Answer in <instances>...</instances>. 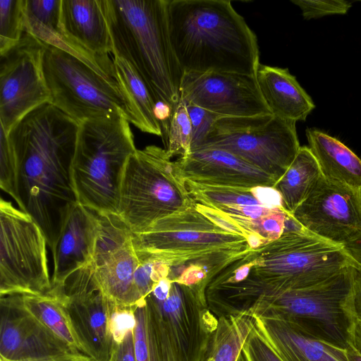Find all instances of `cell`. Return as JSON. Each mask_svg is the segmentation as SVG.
Wrapping results in <instances>:
<instances>
[{"label":"cell","mask_w":361,"mask_h":361,"mask_svg":"<svg viewBox=\"0 0 361 361\" xmlns=\"http://www.w3.org/2000/svg\"><path fill=\"white\" fill-rule=\"evenodd\" d=\"M111 361H116V350L114 352Z\"/></svg>","instance_id":"obj_45"},{"label":"cell","mask_w":361,"mask_h":361,"mask_svg":"<svg viewBox=\"0 0 361 361\" xmlns=\"http://www.w3.org/2000/svg\"><path fill=\"white\" fill-rule=\"evenodd\" d=\"M236 361H245V357L241 351Z\"/></svg>","instance_id":"obj_44"},{"label":"cell","mask_w":361,"mask_h":361,"mask_svg":"<svg viewBox=\"0 0 361 361\" xmlns=\"http://www.w3.org/2000/svg\"><path fill=\"white\" fill-rule=\"evenodd\" d=\"M79 127L47 102L6 134L16 161V202L39 226L51 254L70 210L78 202L71 168Z\"/></svg>","instance_id":"obj_1"},{"label":"cell","mask_w":361,"mask_h":361,"mask_svg":"<svg viewBox=\"0 0 361 361\" xmlns=\"http://www.w3.org/2000/svg\"><path fill=\"white\" fill-rule=\"evenodd\" d=\"M136 361H182L154 300L147 295L136 307Z\"/></svg>","instance_id":"obj_24"},{"label":"cell","mask_w":361,"mask_h":361,"mask_svg":"<svg viewBox=\"0 0 361 361\" xmlns=\"http://www.w3.org/2000/svg\"><path fill=\"white\" fill-rule=\"evenodd\" d=\"M295 123L272 114L248 117L223 116L215 122L197 149L216 147L226 150L277 182L300 147Z\"/></svg>","instance_id":"obj_10"},{"label":"cell","mask_w":361,"mask_h":361,"mask_svg":"<svg viewBox=\"0 0 361 361\" xmlns=\"http://www.w3.org/2000/svg\"><path fill=\"white\" fill-rule=\"evenodd\" d=\"M0 358L27 361L77 353L25 312L14 295L1 297Z\"/></svg>","instance_id":"obj_19"},{"label":"cell","mask_w":361,"mask_h":361,"mask_svg":"<svg viewBox=\"0 0 361 361\" xmlns=\"http://www.w3.org/2000/svg\"><path fill=\"white\" fill-rule=\"evenodd\" d=\"M61 0H25V32L75 56L60 25Z\"/></svg>","instance_id":"obj_30"},{"label":"cell","mask_w":361,"mask_h":361,"mask_svg":"<svg viewBox=\"0 0 361 361\" xmlns=\"http://www.w3.org/2000/svg\"><path fill=\"white\" fill-rule=\"evenodd\" d=\"M137 306L127 307L113 304L109 328L115 347L117 348L136 326Z\"/></svg>","instance_id":"obj_36"},{"label":"cell","mask_w":361,"mask_h":361,"mask_svg":"<svg viewBox=\"0 0 361 361\" xmlns=\"http://www.w3.org/2000/svg\"><path fill=\"white\" fill-rule=\"evenodd\" d=\"M16 168L13 150L7 135L1 126L0 130V187L16 201Z\"/></svg>","instance_id":"obj_33"},{"label":"cell","mask_w":361,"mask_h":361,"mask_svg":"<svg viewBox=\"0 0 361 361\" xmlns=\"http://www.w3.org/2000/svg\"><path fill=\"white\" fill-rule=\"evenodd\" d=\"M47 240L37 224L0 200V295H40L51 288Z\"/></svg>","instance_id":"obj_11"},{"label":"cell","mask_w":361,"mask_h":361,"mask_svg":"<svg viewBox=\"0 0 361 361\" xmlns=\"http://www.w3.org/2000/svg\"><path fill=\"white\" fill-rule=\"evenodd\" d=\"M171 279L166 299L162 302L154 300L182 361H202L210 337L217 327L218 317L208 307L204 286Z\"/></svg>","instance_id":"obj_17"},{"label":"cell","mask_w":361,"mask_h":361,"mask_svg":"<svg viewBox=\"0 0 361 361\" xmlns=\"http://www.w3.org/2000/svg\"><path fill=\"white\" fill-rule=\"evenodd\" d=\"M136 150L122 117L80 123L71 168L78 202L97 214H117L124 171Z\"/></svg>","instance_id":"obj_5"},{"label":"cell","mask_w":361,"mask_h":361,"mask_svg":"<svg viewBox=\"0 0 361 361\" xmlns=\"http://www.w3.org/2000/svg\"><path fill=\"white\" fill-rule=\"evenodd\" d=\"M180 98L224 117L271 114L255 75L237 73H185Z\"/></svg>","instance_id":"obj_16"},{"label":"cell","mask_w":361,"mask_h":361,"mask_svg":"<svg viewBox=\"0 0 361 361\" xmlns=\"http://www.w3.org/2000/svg\"><path fill=\"white\" fill-rule=\"evenodd\" d=\"M356 271L350 266L313 286L260 298L244 312L281 317L314 338L345 350L355 321L350 297Z\"/></svg>","instance_id":"obj_6"},{"label":"cell","mask_w":361,"mask_h":361,"mask_svg":"<svg viewBox=\"0 0 361 361\" xmlns=\"http://www.w3.org/2000/svg\"><path fill=\"white\" fill-rule=\"evenodd\" d=\"M195 204L133 233V244L139 260H158L170 267L201 268L209 281L252 248L245 237L217 225Z\"/></svg>","instance_id":"obj_4"},{"label":"cell","mask_w":361,"mask_h":361,"mask_svg":"<svg viewBox=\"0 0 361 361\" xmlns=\"http://www.w3.org/2000/svg\"><path fill=\"white\" fill-rule=\"evenodd\" d=\"M170 39L185 73L255 75L259 47L254 32L227 0H169Z\"/></svg>","instance_id":"obj_2"},{"label":"cell","mask_w":361,"mask_h":361,"mask_svg":"<svg viewBox=\"0 0 361 361\" xmlns=\"http://www.w3.org/2000/svg\"><path fill=\"white\" fill-rule=\"evenodd\" d=\"M291 218L308 233L342 245L361 232L359 190L322 176Z\"/></svg>","instance_id":"obj_15"},{"label":"cell","mask_w":361,"mask_h":361,"mask_svg":"<svg viewBox=\"0 0 361 361\" xmlns=\"http://www.w3.org/2000/svg\"><path fill=\"white\" fill-rule=\"evenodd\" d=\"M350 344L360 354H361V321H355L351 333Z\"/></svg>","instance_id":"obj_42"},{"label":"cell","mask_w":361,"mask_h":361,"mask_svg":"<svg viewBox=\"0 0 361 361\" xmlns=\"http://www.w3.org/2000/svg\"><path fill=\"white\" fill-rule=\"evenodd\" d=\"M98 231L97 214L76 203L66 217L52 254L51 286L92 262Z\"/></svg>","instance_id":"obj_21"},{"label":"cell","mask_w":361,"mask_h":361,"mask_svg":"<svg viewBox=\"0 0 361 361\" xmlns=\"http://www.w3.org/2000/svg\"><path fill=\"white\" fill-rule=\"evenodd\" d=\"M196 208L217 225L245 237L252 248L279 238L291 216L271 187L253 188L186 183Z\"/></svg>","instance_id":"obj_9"},{"label":"cell","mask_w":361,"mask_h":361,"mask_svg":"<svg viewBox=\"0 0 361 361\" xmlns=\"http://www.w3.org/2000/svg\"><path fill=\"white\" fill-rule=\"evenodd\" d=\"M254 324L255 318L246 312L218 317L202 361H236Z\"/></svg>","instance_id":"obj_29"},{"label":"cell","mask_w":361,"mask_h":361,"mask_svg":"<svg viewBox=\"0 0 361 361\" xmlns=\"http://www.w3.org/2000/svg\"><path fill=\"white\" fill-rule=\"evenodd\" d=\"M13 295L25 312L73 350L90 356L88 350L78 336L67 310L57 297L49 293Z\"/></svg>","instance_id":"obj_26"},{"label":"cell","mask_w":361,"mask_h":361,"mask_svg":"<svg viewBox=\"0 0 361 361\" xmlns=\"http://www.w3.org/2000/svg\"><path fill=\"white\" fill-rule=\"evenodd\" d=\"M350 308L355 319L361 321V271L357 269L350 297Z\"/></svg>","instance_id":"obj_39"},{"label":"cell","mask_w":361,"mask_h":361,"mask_svg":"<svg viewBox=\"0 0 361 361\" xmlns=\"http://www.w3.org/2000/svg\"><path fill=\"white\" fill-rule=\"evenodd\" d=\"M25 0H0V54L25 32Z\"/></svg>","instance_id":"obj_32"},{"label":"cell","mask_w":361,"mask_h":361,"mask_svg":"<svg viewBox=\"0 0 361 361\" xmlns=\"http://www.w3.org/2000/svg\"><path fill=\"white\" fill-rule=\"evenodd\" d=\"M192 128L185 103L180 99L171 111L167 129L162 137L167 156L184 157L191 152Z\"/></svg>","instance_id":"obj_31"},{"label":"cell","mask_w":361,"mask_h":361,"mask_svg":"<svg viewBox=\"0 0 361 361\" xmlns=\"http://www.w3.org/2000/svg\"><path fill=\"white\" fill-rule=\"evenodd\" d=\"M42 67L50 103L79 123L120 116L135 125L130 102L118 81L106 78L79 58L47 44Z\"/></svg>","instance_id":"obj_8"},{"label":"cell","mask_w":361,"mask_h":361,"mask_svg":"<svg viewBox=\"0 0 361 361\" xmlns=\"http://www.w3.org/2000/svg\"><path fill=\"white\" fill-rule=\"evenodd\" d=\"M175 172L183 180L197 183L253 188H273L276 180L236 155L216 147L191 151L174 161Z\"/></svg>","instance_id":"obj_20"},{"label":"cell","mask_w":361,"mask_h":361,"mask_svg":"<svg viewBox=\"0 0 361 361\" xmlns=\"http://www.w3.org/2000/svg\"><path fill=\"white\" fill-rule=\"evenodd\" d=\"M195 203L164 149L149 145L130 157L117 214L134 234Z\"/></svg>","instance_id":"obj_7"},{"label":"cell","mask_w":361,"mask_h":361,"mask_svg":"<svg viewBox=\"0 0 361 361\" xmlns=\"http://www.w3.org/2000/svg\"><path fill=\"white\" fill-rule=\"evenodd\" d=\"M112 54L125 59L157 104L171 111L180 101L184 75L169 30V0H102Z\"/></svg>","instance_id":"obj_3"},{"label":"cell","mask_w":361,"mask_h":361,"mask_svg":"<svg viewBox=\"0 0 361 361\" xmlns=\"http://www.w3.org/2000/svg\"><path fill=\"white\" fill-rule=\"evenodd\" d=\"M302 11L305 19L319 18L332 14H345L351 7L344 0H292Z\"/></svg>","instance_id":"obj_37"},{"label":"cell","mask_w":361,"mask_h":361,"mask_svg":"<svg viewBox=\"0 0 361 361\" xmlns=\"http://www.w3.org/2000/svg\"><path fill=\"white\" fill-rule=\"evenodd\" d=\"M113 62L115 78L130 102L135 126L144 133L161 137V127L156 113L157 104L147 86L125 59L114 56Z\"/></svg>","instance_id":"obj_28"},{"label":"cell","mask_w":361,"mask_h":361,"mask_svg":"<svg viewBox=\"0 0 361 361\" xmlns=\"http://www.w3.org/2000/svg\"><path fill=\"white\" fill-rule=\"evenodd\" d=\"M253 317L283 361H348L345 350L314 338L290 321L271 315Z\"/></svg>","instance_id":"obj_22"},{"label":"cell","mask_w":361,"mask_h":361,"mask_svg":"<svg viewBox=\"0 0 361 361\" xmlns=\"http://www.w3.org/2000/svg\"><path fill=\"white\" fill-rule=\"evenodd\" d=\"M0 361H11L3 358H0ZM27 361H96L92 357L86 355L81 353H70L61 356L42 359L35 360H27Z\"/></svg>","instance_id":"obj_41"},{"label":"cell","mask_w":361,"mask_h":361,"mask_svg":"<svg viewBox=\"0 0 361 361\" xmlns=\"http://www.w3.org/2000/svg\"><path fill=\"white\" fill-rule=\"evenodd\" d=\"M345 350L348 361H361V354L353 346L350 345Z\"/></svg>","instance_id":"obj_43"},{"label":"cell","mask_w":361,"mask_h":361,"mask_svg":"<svg viewBox=\"0 0 361 361\" xmlns=\"http://www.w3.org/2000/svg\"><path fill=\"white\" fill-rule=\"evenodd\" d=\"M256 80L271 113L293 121H305L315 106L287 68L259 64Z\"/></svg>","instance_id":"obj_23"},{"label":"cell","mask_w":361,"mask_h":361,"mask_svg":"<svg viewBox=\"0 0 361 361\" xmlns=\"http://www.w3.org/2000/svg\"><path fill=\"white\" fill-rule=\"evenodd\" d=\"M45 46L25 32L0 54V124L6 134L27 113L51 102L42 67Z\"/></svg>","instance_id":"obj_12"},{"label":"cell","mask_w":361,"mask_h":361,"mask_svg":"<svg viewBox=\"0 0 361 361\" xmlns=\"http://www.w3.org/2000/svg\"><path fill=\"white\" fill-rule=\"evenodd\" d=\"M322 176L309 147H300L289 168L273 187L281 196L282 207L290 216Z\"/></svg>","instance_id":"obj_27"},{"label":"cell","mask_w":361,"mask_h":361,"mask_svg":"<svg viewBox=\"0 0 361 361\" xmlns=\"http://www.w3.org/2000/svg\"><path fill=\"white\" fill-rule=\"evenodd\" d=\"M359 193H360V198H361V188L359 190Z\"/></svg>","instance_id":"obj_46"},{"label":"cell","mask_w":361,"mask_h":361,"mask_svg":"<svg viewBox=\"0 0 361 361\" xmlns=\"http://www.w3.org/2000/svg\"><path fill=\"white\" fill-rule=\"evenodd\" d=\"M306 135L323 177L359 190L361 159L341 141L320 130L307 128Z\"/></svg>","instance_id":"obj_25"},{"label":"cell","mask_w":361,"mask_h":361,"mask_svg":"<svg viewBox=\"0 0 361 361\" xmlns=\"http://www.w3.org/2000/svg\"><path fill=\"white\" fill-rule=\"evenodd\" d=\"M99 231L92 264L95 279L115 305L137 306L140 299L134 279L140 261L133 233L117 214H97Z\"/></svg>","instance_id":"obj_14"},{"label":"cell","mask_w":361,"mask_h":361,"mask_svg":"<svg viewBox=\"0 0 361 361\" xmlns=\"http://www.w3.org/2000/svg\"><path fill=\"white\" fill-rule=\"evenodd\" d=\"M47 293L65 306L90 356L96 361H111L117 348L109 328L113 304L100 289L92 263L51 286Z\"/></svg>","instance_id":"obj_13"},{"label":"cell","mask_w":361,"mask_h":361,"mask_svg":"<svg viewBox=\"0 0 361 361\" xmlns=\"http://www.w3.org/2000/svg\"><path fill=\"white\" fill-rule=\"evenodd\" d=\"M185 104L191 123V151H192L201 146L213 125L219 118L223 116L194 104Z\"/></svg>","instance_id":"obj_35"},{"label":"cell","mask_w":361,"mask_h":361,"mask_svg":"<svg viewBox=\"0 0 361 361\" xmlns=\"http://www.w3.org/2000/svg\"><path fill=\"white\" fill-rule=\"evenodd\" d=\"M60 25L78 58L101 75L116 80L109 57L113 47L102 0H61Z\"/></svg>","instance_id":"obj_18"},{"label":"cell","mask_w":361,"mask_h":361,"mask_svg":"<svg viewBox=\"0 0 361 361\" xmlns=\"http://www.w3.org/2000/svg\"><path fill=\"white\" fill-rule=\"evenodd\" d=\"M116 361H136L134 331L129 333L117 347Z\"/></svg>","instance_id":"obj_40"},{"label":"cell","mask_w":361,"mask_h":361,"mask_svg":"<svg viewBox=\"0 0 361 361\" xmlns=\"http://www.w3.org/2000/svg\"><path fill=\"white\" fill-rule=\"evenodd\" d=\"M341 246L353 266L361 271V232Z\"/></svg>","instance_id":"obj_38"},{"label":"cell","mask_w":361,"mask_h":361,"mask_svg":"<svg viewBox=\"0 0 361 361\" xmlns=\"http://www.w3.org/2000/svg\"><path fill=\"white\" fill-rule=\"evenodd\" d=\"M245 361H283L255 324L242 347Z\"/></svg>","instance_id":"obj_34"}]
</instances>
